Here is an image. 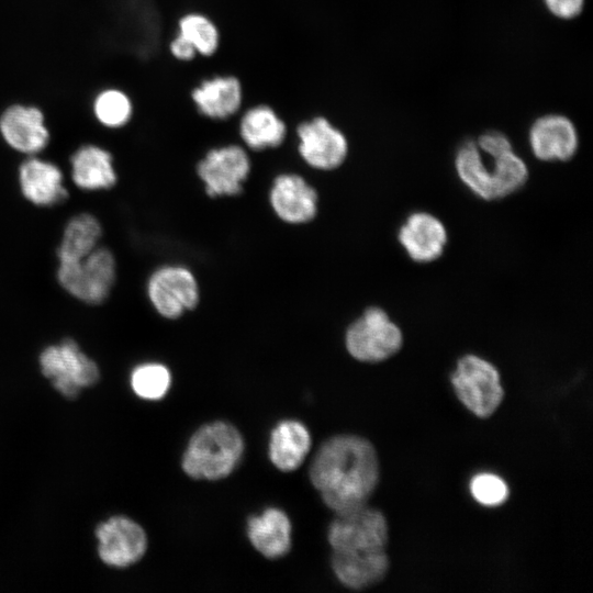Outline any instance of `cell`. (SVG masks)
<instances>
[{
  "label": "cell",
  "mask_w": 593,
  "mask_h": 593,
  "mask_svg": "<svg viewBox=\"0 0 593 593\" xmlns=\"http://www.w3.org/2000/svg\"><path fill=\"white\" fill-rule=\"evenodd\" d=\"M377 452L367 439L342 435L315 454L310 479L324 503L337 514L366 505L379 481Z\"/></svg>",
  "instance_id": "1"
},
{
  "label": "cell",
  "mask_w": 593,
  "mask_h": 593,
  "mask_svg": "<svg viewBox=\"0 0 593 593\" xmlns=\"http://www.w3.org/2000/svg\"><path fill=\"white\" fill-rule=\"evenodd\" d=\"M455 168L461 182L485 201L508 197L528 180V167L513 149L489 156L481 153L474 141H467L458 148Z\"/></svg>",
  "instance_id": "2"
},
{
  "label": "cell",
  "mask_w": 593,
  "mask_h": 593,
  "mask_svg": "<svg viewBox=\"0 0 593 593\" xmlns=\"http://www.w3.org/2000/svg\"><path fill=\"white\" fill-rule=\"evenodd\" d=\"M243 450L238 430L227 423L214 422L199 428L190 438L182 469L197 480H219L234 470Z\"/></svg>",
  "instance_id": "3"
},
{
  "label": "cell",
  "mask_w": 593,
  "mask_h": 593,
  "mask_svg": "<svg viewBox=\"0 0 593 593\" xmlns=\"http://www.w3.org/2000/svg\"><path fill=\"white\" fill-rule=\"evenodd\" d=\"M56 277L72 298L90 305L101 304L115 283V257L109 248L98 246L77 261L58 262Z\"/></svg>",
  "instance_id": "4"
},
{
  "label": "cell",
  "mask_w": 593,
  "mask_h": 593,
  "mask_svg": "<svg viewBox=\"0 0 593 593\" xmlns=\"http://www.w3.org/2000/svg\"><path fill=\"white\" fill-rule=\"evenodd\" d=\"M38 360L43 376L67 399H76L82 389L92 387L100 379L96 361L72 338L45 347Z\"/></svg>",
  "instance_id": "5"
},
{
  "label": "cell",
  "mask_w": 593,
  "mask_h": 593,
  "mask_svg": "<svg viewBox=\"0 0 593 593\" xmlns=\"http://www.w3.org/2000/svg\"><path fill=\"white\" fill-rule=\"evenodd\" d=\"M451 384L460 402L482 418L491 416L504 396L497 369L488 360L471 354L458 359Z\"/></svg>",
  "instance_id": "6"
},
{
  "label": "cell",
  "mask_w": 593,
  "mask_h": 593,
  "mask_svg": "<svg viewBox=\"0 0 593 593\" xmlns=\"http://www.w3.org/2000/svg\"><path fill=\"white\" fill-rule=\"evenodd\" d=\"M345 343L355 359L380 362L401 349L403 334L383 309L370 306L348 326Z\"/></svg>",
  "instance_id": "7"
},
{
  "label": "cell",
  "mask_w": 593,
  "mask_h": 593,
  "mask_svg": "<svg viewBox=\"0 0 593 593\" xmlns=\"http://www.w3.org/2000/svg\"><path fill=\"white\" fill-rule=\"evenodd\" d=\"M388 524L384 515L366 505L339 513L328 529L333 550H381L388 542Z\"/></svg>",
  "instance_id": "8"
},
{
  "label": "cell",
  "mask_w": 593,
  "mask_h": 593,
  "mask_svg": "<svg viewBox=\"0 0 593 593\" xmlns=\"http://www.w3.org/2000/svg\"><path fill=\"white\" fill-rule=\"evenodd\" d=\"M147 295L156 312L175 320L199 303V286L183 266L168 265L156 269L147 281Z\"/></svg>",
  "instance_id": "9"
},
{
  "label": "cell",
  "mask_w": 593,
  "mask_h": 593,
  "mask_svg": "<svg viewBox=\"0 0 593 593\" xmlns=\"http://www.w3.org/2000/svg\"><path fill=\"white\" fill-rule=\"evenodd\" d=\"M0 136L8 147L24 156L38 155L51 141L44 111L23 102L11 103L1 111Z\"/></svg>",
  "instance_id": "10"
},
{
  "label": "cell",
  "mask_w": 593,
  "mask_h": 593,
  "mask_svg": "<svg viewBox=\"0 0 593 593\" xmlns=\"http://www.w3.org/2000/svg\"><path fill=\"white\" fill-rule=\"evenodd\" d=\"M197 172L210 197L236 195L250 172V159L242 146L230 144L210 149Z\"/></svg>",
  "instance_id": "11"
},
{
  "label": "cell",
  "mask_w": 593,
  "mask_h": 593,
  "mask_svg": "<svg viewBox=\"0 0 593 593\" xmlns=\"http://www.w3.org/2000/svg\"><path fill=\"white\" fill-rule=\"evenodd\" d=\"M298 150L302 159L318 170L338 168L348 154L345 134L325 116H314L296 127Z\"/></svg>",
  "instance_id": "12"
},
{
  "label": "cell",
  "mask_w": 593,
  "mask_h": 593,
  "mask_svg": "<svg viewBox=\"0 0 593 593\" xmlns=\"http://www.w3.org/2000/svg\"><path fill=\"white\" fill-rule=\"evenodd\" d=\"M98 555L103 563L126 568L146 552L147 537L144 529L125 516H113L96 528Z\"/></svg>",
  "instance_id": "13"
},
{
  "label": "cell",
  "mask_w": 593,
  "mask_h": 593,
  "mask_svg": "<svg viewBox=\"0 0 593 593\" xmlns=\"http://www.w3.org/2000/svg\"><path fill=\"white\" fill-rule=\"evenodd\" d=\"M18 183L23 198L36 206H55L68 198L63 170L38 155L26 156L21 161Z\"/></svg>",
  "instance_id": "14"
},
{
  "label": "cell",
  "mask_w": 593,
  "mask_h": 593,
  "mask_svg": "<svg viewBox=\"0 0 593 593\" xmlns=\"http://www.w3.org/2000/svg\"><path fill=\"white\" fill-rule=\"evenodd\" d=\"M398 239L415 262L437 260L445 250L448 236L444 223L435 215L418 211L411 213L400 226Z\"/></svg>",
  "instance_id": "15"
},
{
  "label": "cell",
  "mask_w": 593,
  "mask_h": 593,
  "mask_svg": "<svg viewBox=\"0 0 593 593\" xmlns=\"http://www.w3.org/2000/svg\"><path fill=\"white\" fill-rule=\"evenodd\" d=\"M528 139L534 156L541 161H567L579 146L574 124L560 114L538 118L529 128Z\"/></svg>",
  "instance_id": "16"
},
{
  "label": "cell",
  "mask_w": 593,
  "mask_h": 593,
  "mask_svg": "<svg viewBox=\"0 0 593 593\" xmlns=\"http://www.w3.org/2000/svg\"><path fill=\"white\" fill-rule=\"evenodd\" d=\"M269 201L277 216L290 224L310 222L317 212L315 189L296 174L277 176L269 192Z\"/></svg>",
  "instance_id": "17"
},
{
  "label": "cell",
  "mask_w": 593,
  "mask_h": 593,
  "mask_svg": "<svg viewBox=\"0 0 593 593\" xmlns=\"http://www.w3.org/2000/svg\"><path fill=\"white\" fill-rule=\"evenodd\" d=\"M332 568L345 586L360 590L379 583L389 570V558L384 551L333 550Z\"/></svg>",
  "instance_id": "18"
},
{
  "label": "cell",
  "mask_w": 593,
  "mask_h": 593,
  "mask_svg": "<svg viewBox=\"0 0 593 593\" xmlns=\"http://www.w3.org/2000/svg\"><path fill=\"white\" fill-rule=\"evenodd\" d=\"M243 86L233 75H220L205 79L191 91L197 110L212 120H226L235 115L243 103Z\"/></svg>",
  "instance_id": "19"
},
{
  "label": "cell",
  "mask_w": 593,
  "mask_h": 593,
  "mask_svg": "<svg viewBox=\"0 0 593 593\" xmlns=\"http://www.w3.org/2000/svg\"><path fill=\"white\" fill-rule=\"evenodd\" d=\"M70 177L81 190H109L118 181L113 156L98 144H83L69 158Z\"/></svg>",
  "instance_id": "20"
},
{
  "label": "cell",
  "mask_w": 593,
  "mask_h": 593,
  "mask_svg": "<svg viewBox=\"0 0 593 593\" xmlns=\"http://www.w3.org/2000/svg\"><path fill=\"white\" fill-rule=\"evenodd\" d=\"M248 538L254 548L269 559L283 557L291 547V524L278 508H268L254 516L247 525Z\"/></svg>",
  "instance_id": "21"
},
{
  "label": "cell",
  "mask_w": 593,
  "mask_h": 593,
  "mask_svg": "<svg viewBox=\"0 0 593 593\" xmlns=\"http://www.w3.org/2000/svg\"><path fill=\"white\" fill-rule=\"evenodd\" d=\"M239 135L254 150L280 146L287 136V125L273 108L256 104L247 109L239 121Z\"/></svg>",
  "instance_id": "22"
},
{
  "label": "cell",
  "mask_w": 593,
  "mask_h": 593,
  "mask_svg": "<svg viewBox=\"0 0 593 593\" xmlns=\"http://www.w3.org/2000/svg\"><path fill=\"white\" fill-rule=\"evenodd\" d=\"M311 448L306 427L296 421H284L271 433L269 457L281 471H293L302 463Z\"/></svg>",
  "instance_id": "23"
},
{
  "label": "cell",
  "mask_w": 593,
  "mask_h": 593,
  "mask_svg": "<svg viewBox=\"0 0 593 593\" xmlns=\"http://www.w3.org/2000/svg\"><path fill=\"white\" fill-rule=\"evenodd\" d=\"M102 237L100 221L90 213L72 216L66 224L56 255L58 262L77 261L99 246Z\"/></svg>",
  "instance_id": "24"
},
{
  "label": "cell",
  "mask_w": 593,
  "mask_h": 593,
  "mask_svg": "<svg viewBox=\"0 0 593 593\" xmlns=\"http://www.w3.org/2000/svg\"><path fill=\"white\" fill-rule=\"evenodd\" d=\"M91 110L94 120L101 126L116 130L124 127L132 120L134 105L124 90L108 87L93 97Z\"/></svg>",
  "instance_id": "25"
},
{
  "label": "cell",
  "mask_w": 593,
  "mask_h": 593,
  "mask_svg": "<svg viewBox=\"0 0 593 593\" xmlns=\"http://www.w3.org/2000/svg\"><path fill=\"white\" fill-rule=\"evenodd\" d=\"M188 41L197 54L212 56L220 45V31L216 24L205 14L189 12L178 21V33Z\"/></svg>",
  "instance_id": "26"
},
{
  "label": "cell",
  "mask_w": 593,
  "mask_h": 593,
  "mask_svg": "<svg viewBox=\"0 0 593 593\" xmlns=\"http://www.w3.org/2000/svg\"><path fill=\"white\" fill-rule=\"evenodd\" d=\"M171 376L161 363L147 362L137 366L131 374L135 394L146 400L161 399L170 388Z\"/></svg>",
  "instance_id": "27"
},
{
  "label": "cell",
  "mask_w": 593,
  "mask_h": 593,
  "mask_svg": "<svg viewBox=\"0 0 593 593\" xmlns=\"http://www.w3.org/2000/svg\"><path fill=\"white\" fill-rule=\"evenodd\" d=\"M473 499L485 506L503 504L508 496L507 484L493 473H479L470 482Z\"/></svg>",
  "instance_id": "28"
},
{
  "label": "cell",
  "mask_w": 593,
  "mask_h": 593,
  "mask_svg": "<svg viewBox=\"0 0 593 593\" xmlns=\"http://www.w3.org/2000/svg\"><path fill=\"white\" fill-rule=\"evenodd\" d=\"M475 143L479 149L489 156H497L513 149L507 136L496 131L482 134Z\"/></svg>",
  "instance_id": "29"
},
{
  "label": "cell",
  "mask_w": 593,
  "mask_h": 593,
  "mask_svg": "<svg viewBox=\"0 0 593 593\" xmlns=\"http://www.w3.org/2000/svg\"><path fill=\"white\" fill-rule=\"evenodd\" d=\"M585 0H544L547 9L557 18L568 20L579 15Z\"/></svg>",
  "instance_id": "30"
},
{
  "label": "cell",
  "mask_w": 593,
  "mask_h": 593,
  "mask_svg": "<svg viewBox=\"0 0 593 593\" xmlns=\"http://www.w3.org/2000/svg\"><path fill=\"white\" fill-rule=\"evenodd\" d=\"M169 51L171 56L180 61H191L197 55L193 46L179 34L171 40Z\"/></svg>",
  "instance_id": "31"
}]
</instances>
